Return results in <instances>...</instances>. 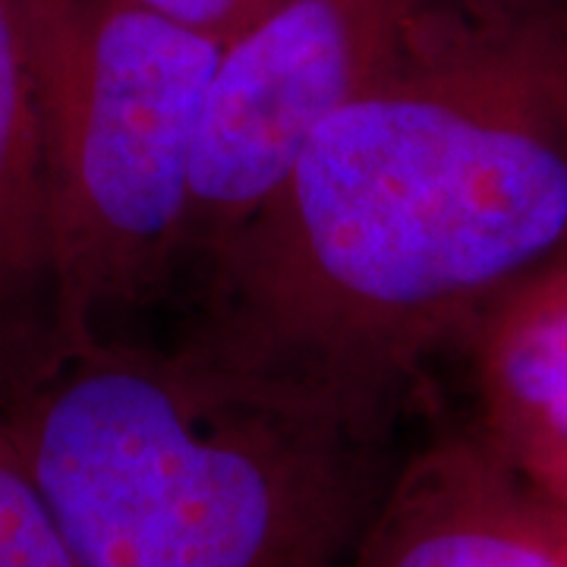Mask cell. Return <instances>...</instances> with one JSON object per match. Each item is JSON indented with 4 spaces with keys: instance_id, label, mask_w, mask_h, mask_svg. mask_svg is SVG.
<instances>
[{
    "instance_id": "6da1fadb",
    "label": "cell",
    "mask_w": 567,
    "mask_h": 567,
    "mask_svg": "<svg viewBox=\"0 0 567 567\" xmlns=\"http://www.w3.org/2000/svg\"><path fill=\"white\" fill-rule=\"evenodd\" d=\"M567 265V0H423L189 278L181 341L394 429L442 353Z\"/></svg>"
},
{
    "instance_id": "7a4b0ae2",
    "label": "cell",
    "mask_w": 567,
    "mask_h": 567,
    "mask_svg": "<svg viewBox=\"0 0 567 567\" xmlns=\"http://www.w3.org/2000/svg\"><path fill=\"white\" fill-rule=\"evenodd\" d=\"M80 567H344L391 432L199 347L70 350L0 406Z\"/></svg>"
},
{
    "instance_id": "3957f363",
    "label": "cell",
    "mask_w": 567,
    "mask_h": 567,
    "mask_svg": "<svg viewBox=\"0 0 567 567\" xmlns=\"http://www.w3.org/2000/svg\"><path fill=\"white\" fill-rule=\"evenodd\" d=\"M39 114L63 357L126 338L183 275L203 111L224 44L136 0H10Z\"/></svg>"
},
{
    "instance_id": "277c9868",
    "label": "cell",
    "mask_w": 567,
    "mask_h": 567,
    "mask_svg": "<svg viewBox=\"0 0 567 567\" xmlns=\"http://www.w3.org/2000/svg\"><path fill=\"white\" fill-rule=\"evenodd\" d=\"M423 0H287L221 51L183 224V275L230 244Z\"/></svg>"
},
{
    "instance_id": "5b68a950",
    "label": "cell",
    "mask_w": 567,
    "mask_h": 567,
    "mask_svg": "<svg viewBox=\"0 0 567 567\" xmlns=\"http://www.w3.org/2000/svg\"><path fill=\"white\" fill-rule=\"evenodd\" d=\"M344 567H567V511L457 429L398 464Z\"/></svg>"
},
{
    "instance_id": "8992f818",
    "label": "cell",
    "mask_w": 567,
    "mask_h": 567,
    "mask_svg": "<svg viewBox=\"0 0 567 567\" xmlns=\"http://www.w3.org/2000/svg\"><path fill=\"white\" fill-rule=\"evenodd\" d=\"M61 360L39 114L20 25L10 0H0V406L39 385Z\"/></svg>"
},
{
    "instance_id": "52a82bcc",
    "label": "cell",
    "mask_w": 567,
    "mask_h": 567,
    "mask_svg": "<svg viewBox=\"0 0 567 567\" xmlns=\"http://www.w3.org/2000/svg\"><path fill=\"white\" fill-rule=\"evenodd\" d=\"M470 350L492 445L529 483L567 466V265L502 306Z\"/></svg>"
},
{
    "instance_id": "ba28073f",
    "label": "cell",
    "mask_w": 567,
    "mask_h": 567,
    "mask_svg": "<svg viewBox=\"0 0 567 567\" xmlns=\"http://www.w3.org/2000/svg\"><path fill=\"white\" fill-rule=\"evenodd\" d=\"M0 567H80L0 416Z\"/></svg>"
},
{
    "instance_id": "9c48e42d",
    "label": "cell",
    "mask_w": 567,
    "mask_h": 567,
    "mask_svg": "<svg viewBox=\"0 0 567 567\" xmlns=\"http://www.w3.org/2000/svg\"><path fill=\"white\" fill-rule=\"evenodd\" d=\"M136 3L227 48L252 25H259L265 17L281 10L287 0H136Z\"/></svg>"
},
{
    "instance_id": "30bf717a",
    "label": "cell",
    "mask_w": 567,
    "mask_h": 567,
    "mask_svg": "<svg viewBox=\"0 0 567 567\" xmlns=\"http://www.w3.org/2000/svg\"><path fill=\"white\" fill-rule=\"evenodd\" d=\"M533 486L539 488V492H546V495L551 498V502H555V505H561L567 511V466L555 470L551 476L539 480V483H533Z\"/></svg>"
}]
</instances>
